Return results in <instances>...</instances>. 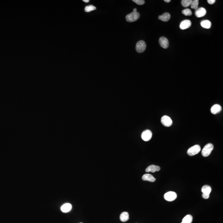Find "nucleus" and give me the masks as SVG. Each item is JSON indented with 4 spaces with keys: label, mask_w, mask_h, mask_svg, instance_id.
Returning <instances> with one entry per match:
<instances>
[{
    "label": "nucleus",
    "mask_w": 223,
    "mask_h": 223,
    "mask_svg": "<svg viewBox=\"0 0 223 223\" xmlns=\"http://www.w3.org/2000/svg\"><path fill=\"white\" fill-rule=\"evenodd\" d=\"M214 146L211 143H208L205 146L202 151V156L205 157L208 156L211 154L212 150H213Z\"/></svg>",
    "instance_id": "nucleus-1"
},
{
    "label": "nucleus",
    "mask_w": 223,
    "mask_h": 223,
    "mask_svg": "<svg viewBox=\"0 0 223 223\" xmlns=\"http://www.w3.org/2000/svg\"><path fill=\"white\" fill-rule=\"evenodd\" d=\"M140 16V15L138 12H133L126 16V20L128 22H133L137 21V20L139 18Z\"/></svg>",
    "instance_id": "nucleus-2"
},
{
    "label": "nucleus",
    "mask_w": 223,
    "mask_h": 223,
    "mask_svg": "<svg viewBox=\"0 0 223 223\" xmlns=\"http://www.w3.org/2000/svg\"><path fill=\"white\" fill-rule=\"evenodd\" d=\"M201 150V148L198 145L191 147L188 150L187 153L190 156H194L198 154Z\"/></svg>",
    "instance_id": "nucleus-3"
},
{
    "label": "nucleus",
    "mask_w": 223,
    "mask_h": 223,
    "mask_svg": "<svg viewBox=\"0 0 223 223\" xmlns=\"http://www.w3.org/2000/svg\"><path fill=\"white\" fill-rule=\"evenodd\" d=\"M146 48V45L145 41H140L137 42L136 45V49L137 52L139 53H143Z\"/></svg>",
    "instance_id": "nucleus-4"
},
{
    "label": "nucleus",
    "mask_w": 223,
    "mask_h": 223,
    "mask_svg": "<svg viewBox=\"0 0 223 223\" xmlns=\"http://www.w3.org/2000/svg\"><path fill=\"white\" fill-rule=\"evenodd\" d=\"M177 197L176 193L173 191H169L166 192L164 195V198L165 200L168 201H173L176 200Z\"/></svg>",
    "instance_id": "nucleus-5"
},
{
    "label": "nucleus",
    "mask_w": 223,
    "mask_h": 223,
    "mask_svg": "<svg viewBox=\"0 0 223 223\" xmlns=\"http://www.w3.org/2000/svg\"><path fill=\"white\" fill-rule=\"evenodd\" d=\"M161 123L164 126L166 127H169L172 125V120L169 116L164 115L161 118Z\"/></svg>",
    "instance_id": "nucleus-6"
},
{
    "label": "nucleus",
    "mask_w": 223,
    "mask_h": 223,
    "mask_svg": "<svg viewBox=\"0 0 223 223\" xmlns=\"http://www.w3.org/2000/svg\"><path fill=\"white\" fill-rule=\"evenodd\" d=\"M152 137V133L150 130H146L142 133L141 138L143 141H148L151 139Z\"/></svg>",
    "instance_id": "nucleus-7"
},
{
    "label": "nucleus",
    "mask_w": 223,
    "mask_h": 223,
    "mask_svg": "<svg viewBox=\"0 0 223 223\" xmlns=\"http://www.w3.org/2000/svg\"><path fill=\"white\" fill-rule=\"evenodd\" d=\"M159 43L162 48L166 49L169 46V41L167 38L164 37H160L159 40Z\"/></svg>",
    "instance_id": "nucleus-8"
},
{
    "label": "nucleus",
    "mask_w": 223,
    "mask_h": 223,
    "mask_svg": "<svg viewBox=\"0 0 223 223\" xmlns=\"http://www.w3.org/2000/svg\"><path fill=\"white\" fill-rule=\"evenodd\" d=\"M195 16L197 17H202L206 15V9L203 7H200L195 10Z\"/></svg>",
    "instance_id": "nucleus-9"
},
{
    "label": "nucleus",
    "mask_w": 223,
    "mask_h": 223,
    "mask_svg": "<svg viewBox=\"0 0 223 223\" xmlns=\"http://www.w3.org/2000/svg\"><path fill=\"white\" fill-rule=\"evenodd\" d=\"M191 21L189 20H186L182 21L180 25V28L181 30H184L189 28L191 26Z\"/></svg>",
    "instance_id": "nucleus-10"
},
{
    "label": "nucleus",
    "mask_w": 223,
    "mask_h": 223,
    "mask_svg": "<svg viewBox=\"0 0 223 223\" xmlns=\"http://www.w3.org/2000/svg\"><path fill=\"white\" fill-rule=\"evenodd\" d=\"M222 108L220 105L215 104L212 106L211 108V112L214 115H216L221 112Z\"/></svg>",
    "instance_id": "nucleus-11"
},
{
    "label": "nucleus",
    "mask_w": 223,
    "mask_h": 223,
    "mask_svg": "<svg viewBox=\"0 0 223 223\" xmlns=\"http://www.w3.org/2000/svg\"><path fill=\"white\" fill-rule=\"evenodd\" d=\"M160 170V167L159 166L155 165H151L148 166L146 169V171L147 172H151L152 173H154L156 171H158Z\"/></svg>",
    "instance_id": "nucleus-12"
},
{
    "label": "nucleus",
    "mask_w": 223,
    "mask_h": 223,
    "mask_svg": "<svg viewBox=\"0 0 223 223\" xmlns=\"http://www.w3.org/2000/svg\"><path fill=\"white\" fill-rule=\"evenodd\" d=\"M142 179L145 181H148L151 182H154L156 181V179L153 175L150 174H145L142 177Z\"/></svg>",
    "instance_id": "nucleus-13"
},
{
    "label": "nucleus",
    "mask_w": 223,
    "mask_h": 223,
    "mask_svg": "<svg viewBox=\"0 0 223 223\" xmlns=\"http://www.w3.org/2000/svg\"><path fill=\"white\" fill-rule=\"evenodd\" d=\"M72 206L70 203L64 204L61 207V210L63 212L67 213L72 210Z\"/></svg>",
    "instance_id": "nucleus-14"
},
{
    "label": "nucleus",
    "mask_w": 223,
    "mask_h": 223,
    "mask_svg": "<svg viewBox=\"0 0 223 223\" xmlns=\"http://www.w3.org/2000/svg\"><path fill=\"white\" fill-rule=\"evenodd\" d=\"M170 17H171V16H170V14L168 12H165L162 15L159 16L158 18L161 21H164V22H167L170 20Z\"/></svg>",
    "instance_id": "nucleus-15"
},
{
    "label": "nucleus",
    "mask_w": 223,
    "mask_h": 223,
    "mask_svg": "<svg viewBox=\"0 0 223 223\" xmlns=\"http://www.w3.org/2000/svg\"><path fill=\"white\" fill-rule=\"evenodd\" d=\"M120 220L122 222H126L129 220V214L126 212H122L120 216Z\"/></svg>",
    "instance_id": "nucleus-16"
},
{
    "label": "nucleus",
    "mask_w": 223,
    "mask_h": 223,
    "mask_svg": "<svg viewBox=\"0 0 223 223\" xmlns=\"http://www.w3.org/2000/svg\"><path fill=\"white\" fill-rule=\"evenodd\" d=\"M200 25L201 27H203L204 28L208 29L210 28L211 27V23L209 20H205L203 21H202L200 23Z\"/></svg>",
    "instance_id": "nucleus-17"
},
{
    "label": "nucleus",
    "mask_w": 223,
    "mask_h": 223,
    "mask_svg": "<svg viewBox=\"0 0 223 223\" xmlns=\"http://www.w3.org/2000/svg\"><path fill=\"white\" fill-rule=\"evenodd\" d=\"M212 191V188L208 185H205L202 188V193L210 195Z\"/></svg>",
    "instance_id": "nucleus-18"
},
{
    "label": "nucleus",
    "mask_w": 223,
    "mask_h": 223,
    "mask_svg": "<svg viewBox=\"0 0 223 223\" xmlns=\"http://www.w3.org/2000/svg\"><path fill=\"white\" fill-rule=\"evenodd\" d=\"M192 221V217L191 215H187L183 219L181 223H191Z\"/></svg>",
    "instance_id": "nucleus-19"
},
{
    "label": "nucleus",
    "mask_w": 223,
    "mask_h": 223,
    "mask_svg": "<svg viewBox=\"0 0 223 223\" xmlns=\"http://www.w3.org/2000/svg\"><path fill=\"white\" fill-rule=\"evenodd\" d=\"M199 0H192L191 2V7L192 9H193L196 10L198 9V7Z\"/></svg>",
    "instance_id": "nucleus-20"
},
{
    "label": "nucleus",
    "mask_w": 223,
    "mask_h": 223,
    "mask_svg": "<svg viewBox=\"0 0 223 223\" xmlns=\"http://www.w3.org/2000/svg\"><path fill=\"white\" fill-rule=\"evenodd\" d=\"M192 1V0H181V3L184 7H188L191 5Z\"/></svg>",
    "instance_id": "nucleus-21"
},
{
    "label": "nucleus",
    "mask_w": 223,
    "mask_h": 223,
    "mask_svg": "<svg viewBox=\"0 0 223 223\" xmlns=\"http://www.w3.org/2000/svg\"><path fill=\"white\" fill-rule=\"evenodd\" d=\"M96 9V7H95V6H94L93 5H89V6H87L85 7V11L86 12H91V11H93L94 10Z\"/></svg>",
    "instance_id": "nucleus-22"
},
{
    "label": "nucleus",
    "mask_w": 223,
    "mask_h": 223,
    "mask_svg": "<svg viewBox=\"0 0 223 223\" xmlns=\"http://www.w3.org/2000/svg\"><path fill=\"white\" fill-rule=\"evenodd\" d=\"M182 13L186 16H191L192 15V11L189 9H186L183 10L182 11Z\"/></svg>",
    "instance_id": "nucleus-23"
},
{
    "label": "nucleus",
    "mask_w": 223,
    "mask_h": 223,
    "mask_svg": "<svg viewBox=\"0 0 223 223\" xmlns=\"http://www.w3.org/2000/svg\"><path fill=\"white\" fill-rule=\"evenodd\" d=\"M133 1L138 5H143L145 2L143 0H133Z\"/></svg>",
    "instance_id": "nucleus-24"
},
{
    "label": "nucleus",
    "mask_w": 223,
    "mask_h": 223,
    "mask_svg": "<svg viewBox=\"0 0 223 223\" xmlns=\"http://www.w3.org/2000/svg\"><path fill=\"white\" fill-rule=\"evenodd\" d=\"M202 197H203L205 199H208L209 197H210V195L202 193Z\"/></svg>",
    "instance_id": "nucleus-25"
},
{
    "label": "nucleus",
    "mask_w": 223,
    "mask_h": 223,
    "mask_svg": "<svg viewBox=\"0 0 223 223\" xmlns=\"http://www.w3.org/2000/svg\"><path fill=\"white\" fill-rule=\"evenodd\" d=\"M207 1L209 4H210V5H212L215 3V2H216V0H208Z\"/></svg>",
    "instance_id": "nucleus-26"
},
{
    "label": "nucleus",
    "mask_w": 223,
    "mask_h": 223,
    "mask_svg": "<svg viewBox=\"0 0 223 223\" xmlns=\"http://www.w3.org/2000/svg\"><path fill=\"white\" fill-rule=\"evenodd\" d=\"M83 1L85 2H89V0H83Z\"/></svg>",
    "instance_id": "nucleus-27"
},
{
    "label": "nucleus",
    "mask_w": 223,
    "mask_h": 223,
    "mask_svg": "<svg viewBox=\"0 0 223 223\" xmlns=\"http://www.w3.org/2000/svg\"><path fill=\"white\" fill-rule=\"evenodd\" d=\"M164 1L166 2H169L171 0H164Z\"/></svg>",
    "instance_id": "nucleus-28"
},
{
    "label": "nucleus",
    "mask_w": 223,
    "mask_h": 223,
    "mask_svg": "<svg viewBox=\"0 0 223 223\" xmlns=\"http://www.w3.org/2000/svg\"><path fill=\"white\" fill-rule=\"evenodd\" d=\"M133 12H137V9L136 8H134L133 10Z\"/></svg>",
    "instance_id": "nucleus-29"
},
{
    "label": "nucleus",
    "mask_w": 223,
    "mask_h": 223,
    "mask_svg": "<svg viewBox=\"0 0 223 223\" xmlns=\"http://www.w3.org/2000/svg\"></svg>",
    "instance_id": "nucleus-30"
}]
</instances>
